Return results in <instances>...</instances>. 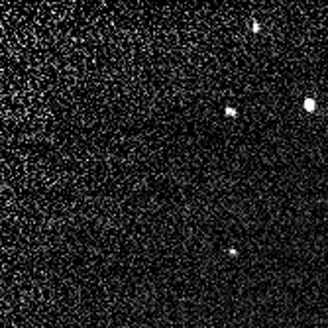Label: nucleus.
<instances>
[{
    "label": "nucleus",
    "mask_w": 328,
    "mask_h": 328,
    "mask_svg": "<svg viewBox=\"0 0 328 328\" xmlns=\"http://www.w3.org/2000/svg\"><path fill=\"white\" fill-rule=\"evenodd\" d=\"M252 30H254V32H259V24L254 22V24H252Z\"/></svg>",
    "instance_id": "nucleus-4"
},
{
    "label": "nucleus",
    "mask_w": 328,
    "mask_h": 328,
    "mask_svg": "<svg viewBox=\"0 0 328 328\" xmlns=\"http://www.w3.org/2000/svg\"><path fill=\"white\" fill-rule=\"evenodd\" d=\"M303 106H305L306 112H314V110H316V100H314V98H305Z\"/></svg>",
    "instance_id": "nucleus-1"
},
{
    "label": "nucleus",
    "mask_w": 328,
    "mask_h": 328,
    "mask_svg": "<svg viewBox=\"0 0 328 328\" xmlns=\"http://www.w3.org/2000/svg\"><path fill=\"white\" fill-rule=\"evenodd\" d=\"M224 114H226V116H230V118H234V116L238 114V110H236V108H232V106H226V108H224Z\"/></svg>",
    "instance_id": "nucleus-2"
},
{
    "label": "nucleus",
    "mask_w": 328,
    "mask_h": 328,
    "mask_svg": "<svg viewBox=\"0 0 328 328\" xmlns=\"http://www.w3.org/2000/svg\"><path fill=\"white\" fill-rule=\"evenodd\" d=\"M228 255H238V250H236V248H230V250H228Z\"/></svg>",
    "instance_id": "nucleus-3"
}]
</instances>
